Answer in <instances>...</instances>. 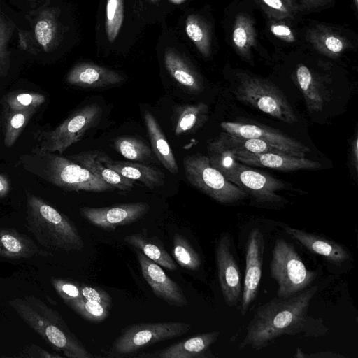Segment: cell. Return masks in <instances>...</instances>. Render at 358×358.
<instances>
[{"label": "cell", "instance_id": "cell-25", "mask_svg": "<svg viewBox=\"0 0 358 358\" xmlns=\"http://www.w3.org/2000/svg\"><path fill=\"white\" fill-rule=\"evenodd\" d=\"M164 62L169 75L191 93H200L203 89L202 78L177 52L167 50Z\"/></svg>", "mask_w": 358, "mask_h": 358}, {"label": "cell", "instance_id": "cell-20", "mask_svg": "<svg viewBox=\"0 0 358 358\" xmlns=\"http://www.w3.org/2000/svg\"><path fill=\"white\" fill-rule=\"evenodd\" d=\"M124 80L117 72L99 65L82 62L75 65L66 76V82L85 88H100L117 85Z\"/></svg>", "mask_w": 358, "mask_h": 358}, {"label": "cell", "instance_id": "cell-43", "mask_svg": "<svg viewBox=\"0 0 358 358\" xmlns=\"http://www.w3.org/2000/svg\"><path fill=\"white\" fill-rule=\"evenodd\" d=\"M287 5L294 13L299 10H309L324 6L328 0H284Z\"/></svg>", "mask_w": 358, "mask_h": 358}, {"label": "cell", "instance_id": "cell-47", "mask_svg": "<svg viewBox=\"0 0 358 358\" xmlns=\"http://www.w3.org/2000/svg\"><path fill=\"white\" fill-rule=\"evenodd\" d=\"M186 0H170V1L174 4H181L182 3H183Z\"/></svg>", "mask_w": 358, "mask_h": 358}, {"label": "cell", "instance_id": "cell-16", "mask_svg": "<svg viewBox=\"0 0 358 358\" xmlns=\"http://www.w3.org/2000/svg\"><path fill=\"white\" fill-rule=\"evenodd\" d=\"M217 154L227 155L245 165L266 167L283 171L315 169L322 166L321 164L317 161L285 153H251L243 150H232Z\"/></svg>", "mask_w": 358, "mask_h": 358}, {"label": "cell", "instance_id": "cell-4", "mask_svg": "<svg viewBox=\"0 0 358 358\" xmlns=\"http://www.w3.org/2000/svg\"><path fill=\"white\" fill-rule=\"evenodd\" d=\"M208 157L210 164L229 181L248 195L250 194L257 202L274 204L285 200L277 194V192L286 189L282 180L242 164L227 155L208 152Z\"/></svg>", "mask_w": 358, "mask_h": 358}, {"label": "cell", "instance_id": "cell-38", "mask_svg": "<svg viewBox=\"0 0 358 358\" xmlns=\"http://www.w3.org/2000/svg\"><path fill=\"white\" fill-rule=\"evenodd\" d=\"M14 27L12 22L0 15V76H6L10 69V52L8 50V43Z\"/></svg>", "mask_w": 358, "mask_h": 358}, {"label": "cell", "instance_id": "cell-2", "mask_svg": "<svg viewBox=\"0 0 358 358\" xmlns=\"http://www.w3.org/2000/svg\"><path fill=\"white\" fill-rule=\"evenodd\" d=\"M21 319L46 342L69 358H92V355L71 332L58 312L33 296L9 302Z\"/></svg>", "mask_w": 358, "mask_h": 358}, {"label": "cell", "instance_id": "cell-37", "mask_svg": "<svg viewBox=\"0 0 358 358\" xmlns=\"http://www.w3.org/2000/svg\"><path fill=\"white\" fill-rule=\"evenodd\" d=\"M124 17V1L107 0L106 8V32L107 38L113 43L117 38Z\"/></svg>", "mask_w": 358, "mask_h": 358}, {"label": "cell", "instance_id": "cell-21", "mask_svg": "<svg viewBox=\"0 0 358 358\" xmlns=\"http://www.w3.org/2000/svg\"><path fill=\"white\" fill-rule=\"evenodd\" d=\"M106 153L99 150L80 152L69 159L87 169L94 176L110 185L115 189L128 191L133 188V180L109 169L104 163Z\"/></svg>", "mask_w": 358, "mask_h": 358}, {"label": "cell", "instance_id": "cell-12", "mask_svg": "<svg viewBox=\"0 0 358 358\" xmlns=\"http://www.w3.org/2000/svg\"><path fill=\"white\" fill-rule=\"evenodd\" d=\"M215 259L218 280L225 303L229 306H236L241 299L243 285L241 272L232 251L231 240L228 234L219 239Z\"/></svg>", "mask_w": 358, "mask_h": 358}, {"label": "cell", "instance_id": "cell-17", "mask_svg": "<svg viewBox=\"0 0 358 358\" xmlns=\"http://www.w3.org/2000/svg\"><path fill=\"white\" fill-rule=\"evenodd\" d=\"M220 332L210 331L175 343L162 350L135 355L136 357L150 358H207L214 357L210 347L218 338Z\"/></svg>", "mask_w": 358, "mask_h": 358}, {"label": "cell", "instance_id": "cell-49", "mask_svg": "<svg viewBox=\"0 0 358 358\" xmlns=\"http://www.w3.org/2000/svg\"><path fill=\"white\" fill-rule=\"evenodd\" d=\"M150 1H152V2H153V1H156L157 0H150Z\"/></svg>", "mask_w": 358, "mask_h": 358}, {"label": "cell", "instance_id": "cell-5", "mask_svg": "<svg viewBox=\"0 0 358 358\" xmlns=\"http://www.w3.org/2000/svg\"><path fill=\"white\" fill-rule=\"evenodd\" d=\"M237 99L287 124L298 121L282 91L268 80L241 73L234 91Z\"/></svg>", "mask_w": 358, "mask_h": 358}, {"label": "cell", "instance_id": "cell-7", "mask_svg": "<svg viewBox=\"0 0 358 358\" xmlns=\"http://www.w3.org/2000/svg\"><path fill=\"white\" fill-rule=\"evenodd\" d=\"M183 166L187 181L219 203H234L248 196L243 189L229 181L205 155L187 156L183 159Z\"/></svg>", "mask_w": 358, "mask_h": 358}, {"label": "cell", "instance_id": "cell-48", "mask_svg": "<svg viewBox=\"0 0 358 358\" xmlns=\"http://www.w3.org/2000/svg\"><path fill=\"white\" fill-rule=\"evenodd\" d=\"M355 7H357V0H354Z\"/></svg>", "mask_w": 358, "mask_h": 358}, {"label": "cell", "instance_id": "cell-27", "mask_svg": "<svg viewBox=\"0 0 358 358\" xmlns=\"http://www.w3.org/2000/svg\"><path fill=\"white\" fill-rule=\"evenodd\" d=\"M296 78L308 110L312 113L322 111L327 99V92L322 84L303 64L298 66Z\"/></svg>", "mask_w": 358, "mask_h": 358}, {"label": "cell", "instance_id": "cell-41", "mask_svg": "<svg viewBox=\"0 0 358 358\" xmlns=\"http://www.w3.org/2000/svg\"><path fill=\"white\" fill-rule=\"evenodd\" d=\"M80 288L83 297L86 300L101 304L108 310L111 308V297L105 290L97 287L81 285Z\"/></svg>", "mask_w": 358, "mask_h": 358}, {"label": "cell", "instance_id": "cell-19", "mask_svg": "<svg viewBox=\"0 0 358 358\" xmlns=\"http://www.w3.org/2000/svg\"><path fill=\"white\" fill-rule=\"evenodd\" d=\"M59 13L57 8L44 7L37 10L33 20L31 39L33 38L39 49L45 52L53 51L61 41Z\"/></svg>", "mask_w": 358, "mask_h": 358}, {"label": "cell", "instance_id": "cell-6", "mask_svg": "<svg viewBox=\"0 0 358 358\" xmlns=\"http://www.w3.org/2000/svg\"><path fill=\"white\" fill-rule=\"evenodd\" d=\"M271 275L278 284L277 296L288 298L309 287L317 273L308 270L294 245L277 239L272 251Z\"/></svg>", "mask_w": 358, "mask_h": 358}, {"label": "cell", "instance_id": "cell-36", "mask_svg": "<svg viewBox=\"0 0 358 358\" xmlns=\"http://www.w3.org/2000/svg\"><path fill=\"white\" fill-rule=\"evenodd\" d=\"M36 109L11 110L9 114L4 136V144L9 148L14 145L29 119Z\"/></svg>", "mask_w": 358, "mask_h": 358}, {"label": "cell", "instance_id": "cell-45", "mask_svg": "<svg viewBox=\"0 0 358 358\" xmlns=\"http://www.w3.org/2000/svg\"><path fill=\"white\" fill-rule=\"evenodd\" d=\"M306 357H311V358H340V357H345V356L338 354L335 352L331 351H325V352H316L314 354L307 355V354H303L302 358Z\"/></svg>", "mask_w": 358, "mask_h": 358}, {"label": "cell", "instance_id": "cell-26", "mask_svg": "<svg viewBox=\"0 0 358 358\" xmlns=\"http://www.w3.org/2000/svg\"><path fill=\"white\" fill-rule=\"evenodd\" d=\"M143 117L154 154L170 173H178L176 159L156 118L149 110L144 112Z\"/></svg>", "mask_w": 358, "mask_h": 358}, {"label": "cell", "instance_id": "cell-3", "mask_svg": "<svg viewBox=\"0 0 358 358\" xmlns=\"http://www.w3.org/2000/svg\"><path fill=\"white\" fill-rule=\"evenodd\" d=\"M26 221L29 231L45 248L65 251L83 248V240L74 223L36 196H27Z\"/></svg>", "mask_w": 358, "mask_h": 358}, {"label": "cell", "instance_id": "cell-18", "mask_svg": "<svg viewBox=\"0 0 358 358\" xmlns=\"http://www.w3.org/2000/svg\"><path fill=\"white\" fill-rule=\"evenodd\" d=\"M285 231L309 251L323 257L331 264L340 265L350 258L348 250L336 241L292 227H287Z\"/></svg>", "mask_w": 358, "mask_h": 358}, {"label": "cell", "instance_id": "cell-24", "mask_svg": "<svg viewBox=\"0 0 358 358\" xmlns=\"http://www.w3.org/2000/svg\"><path fill=\"white\" fill-rule=\"evenodd\" d=\"M48 255L27 236L14 229L0 227V257L10 259Z\"/></svg>", "mask_w": 358, "mask_h": 358}, {"label": "cell", "instance_id": "cell-28", "mask_svg": "<svg viewBox=\"0 0 358 358\" xmlns=\"http://www.w3.org/2000/svg\"><path fill=\"white\" fill-rule=\"evenodd\" d=\"M307 36L318 51L330 57H338L349 45L345 38L323 27L313 29Z\"/></svg>", "mask_w": 358, "mask_h": 358}, {"label": "cell", "instance_id": "cell-34", "mask_svg": "<svg viewBox=\"0 0 358 358\" xmlns=\"http://www.w3.org/2000/svg\"><path fill=\"white\" fill-rule=\"evenodd\" d=\"M173 241L172 253L177 263L186 269L198 270L201 265V260L199 255L189 241L179 234H176L173 236Z\"/></svg>", "mask_w": 358, "mask_h": 358}, {"label": "cell", "instance_id": "cell-33", "mask_svg": "<svg viewBox=\"0 0 358 358\" xmlns=\"http://www.w3.org/2000/svg\"><path fill=\"white\" fill-rule=\"evenodd\" d=\"M185 31L204 57L210 53V34L206 23L198 15H190L185 22Z\"/></svg>", "mask_w": 358, "mask_h": 358}, {"label": "cell", "instance_id": "cell-40", "mask_svg": "<svg viewBox=\"0 0 358 358\" xmlns=\"http://www.w3.org/2000/svg\"><path fill=\"white\" fill-rule=\"evenodd\" d=\"M51 281L56 292L64 301L83 297L80 285L59 278H52Z\"/></svg>", "mask_w": 358, "mask_h": 358}, {"label": "cell", "instance_id": "cell-44", "mask_svg": "<svg viewBox=\"0 0 358 358\" xmlns=\"http://www.w3.org/2000/svg\"><path fill=\"white\" fill-rule=\"evenodd\" d=\"M270 29L274 36L284 41L292 43L295 41L292 31L285 24H273L271 26Z\"/></svg>", "mask_w": 358, "mask_h": 358}, {"label": "cell", "instance_id": "cell-31", "mask_svg": "<svg viewBox=\"0 0 358 358\" xmlns=\"http://www.w3.org/2000/svg\"><path fill=\"white\" fill-rule=\"evenodd\" d=\"M234 45L238 52L244 57L250 55L255 44L256 32L251 18L245 14H238L234 21L232 33Z\"/></svg>", "mask_w": 358, "mask_h": 358}, {"label": "cell", "instance_id": "cell-10", "mask_svg": "<svg viewBox=\"0 0 358 358\" xmlns=\"http://www.w3.org/2000/svg\"><path fill=\"white\" fill-rule=\"evenodd\" d=\"M101 115L102 108L96 103H90L79 108L58 127L46 134L41 150L57 151L62 154L71 145L80 141L87 130L96 125Z\"/></svg>", "mask_w": 358, "mask_h": 358}, {"label": "cell", "instance_id": "cell-15", "mask_svg": "<svg viewBox=\"0 0 358 358\" xmlns=\"http://www.w3.org/2000/svg\"><path fill=\"white\" fill-rule=\"evenodd\" d=\"M136 256L144 279L158 298L176 307H183L187 304L182 289L166 275L159 265L138 250Z\"/></svg>", "mask_w": 358, "mask_h": 358}, {"label": "cell", "instance_id": "cell-9", "mask_svg": "<svg viewBox=\"0 0 358 358\" xmlns=\"http://www.w3.org/2000/svg\"><path fill=\"white\" fill-rule=\"evenodd\" d=\"M48 180L66 191L111 192L115 189L72 160L48 153Z\"/></svg>", "mask_w": 358, "mask_h": 358}, {"label": "cell", "instance_id": "cell-29", "mask_svg": "<svg viewBox=\"0 0 358 358\" xmlns=\"http://www.w3.org/2000/svg\"><path fill=\"white\" fill-rule=\"evenodd\" d=\"M124 241L137 248L147 257L158 265L170 271H176L177 266L171 255L161 246L152 243L139 234H132L124 237Z\"/></svg>", "mask_w": 358, "mask_h": 358}, {"label": "cell", "instance_id": "cell-35", "mask_svg": "<svg viewBox=\"0 0 358 358\" xmlns=\"http://www.w3.org/2000/svg\"><path fill=\"white\" fill-rule=\"evenodd\" d=\"M64 303L83 318L92 322H103L110 314V310L83 297L66 301Z\"/></svg>", "mask_w": 358, "mask_h": 358}, {"label": "cell", "instance_id": "cell-30", "mask_svg": "<svg viewBox=\"0 0 358 358\" xmlns=\"http://www.w3.org/2000/svg\"><path fill=\"white\" fill-rule=\"evenodd\" d=\"M208 106L202 102L186 105L180 108L175 127L177 136L197 130L207 120Z\"/></svg>", "mask_w": 358, "mask_h": 358}, {"label": "cell", "instance_id": "cell-42", "mask_svg": "<svg viewBox=\"0 0 358 358\" xmlns=\"http://www.w3.org/2000/svg\"><path fill=\"white\" fill-rule=\"evenodd\" d=\"M268 10L280 18L291 17L293 11L284 0H260Z\"/></svg>", "mask_w": 358, "mask_h": 358}, {"label": "cell", "instance_id": "cell-22", "mask_svg": "<svg viewBox=\"0 0 358 358\" xmlns=\"http://www.w3.org/2000/svg\"><path fill=\"white\" fill-rule=\"evenodd\" d=\"M104 163L108 168L131 180L142 182L150 189L164 184V174L158 169L140 163L114 161L106 155Z\"/></svg>", "mask_w": 358, "mask_h": 358}, {"label": "cell", "instance_id": "cell-1", "mask_svg": "<svg viewBox=\"0 0 358 358\" xmlns=\"http://www.w3.org/2000/svg\"><path fill=\"white\" fill-rule=\"evenodd\" d=\"M317 290V286H310L288 298L275 296L260 306L248 323L239 348L259 350L284 335L317 338L328 334L324 321L308 314Z\"/></svg>", "mask_w": 358, "mask_h": 358}, {"label": "cell", "instance_id": "cell-23", "mask_svg": "<svg viewBox=\"0 0 358 358\" xmlns=\"http://www.w3.org/2000/svg\"><path fill=\"white\" fill-rule=\"evenodd\" d=\"M232 150H243L251 153H285L260 139L243 138L224 131L208 145V152L223 153Z\"/></svg>", "mask_w": 358, "mask_h": 358}, {"label": "cell", "instance_id": "cell-13", "mask_svg": "<svg viewBox=\"0 0 358 358\" xmlns=\"http://www.w3.org/2000/svg\"><path fill=\"white\" fill-rule=\"evenodd\" d=\"M264 239L259 229L249 234L245 254V271L241 296L240 311L243 315L248 311L258 293L262 275Z\"/></svg>", "mask_w": 358, "mask_h": 358}, {"label": "cell", "instance_id": "cell-46", "mask_svg": "<svg viewBox=\"0 0 358 358\" xmlns=\"http://www.w3.org/2000/svg\"><path fill=\"white\" fill-rule=\"evenodd\" d=\"M10 190V184L7 178L0 174V198L5 197Z\"/></svg>", "mask_w": 358, "mask_h": 358}, {"label": "cell", "instance_id": "cell-39", "mask_svg": "<svg viewBox=\"0 0 358 358\" xmlns=\"http://www.w3.org/2000/svg\"><path fill=\"white\" fill-rule=\"evenodd\" d=\"M45 101V97L36 92H20L10 95L7 99L11 110L37 109Z\"/></svg>", "mask_w": 358, "mask_h": 358}, {"label": "cell", "instance_id": "cell-14", "mask_svg": "<svg viewBox=\"0 0 358 358\" xmlns=\"http://www.w3.org/2000/svg\"><path fill=\"white\" fill-rule=\"evenodd\" d=\"M145 202L122 203L108 207H82L81 215L92 224L106 230L130 224L142 218L150 210Z\"/></svg>", "mask_w": 358, "mask_h": 358}, {"label": "cell", "instance_id": "cell-32", "mask_svg": "<svg viewBox=\"0 0 358 358\" xmlns=\"http://www.w3.org/2000/svg\"><path fill=\"white\" fill-rule=\"evenodd\" d=\"M113 144L115 150L127 159L143 162L150 159L152 155L149 146L136 136H118Z\"/></svg>", "mask_w": 358, "mask_h": 358}, {"label": "cell", "instance_id": "cell-11", "mask_svg": "<svg viewBox=\"0 0 358 358\" xmlns=\"http://www.w3.org/2000/svg\"><path fill=\"white\" fill-rule=\"evenodd\" d=\"M220 127L226 133L238 136L264 141L283 152L305 157L310 150L301 142L269 127L252 123L223 122Z\"/></svg>", "mask_w": 358, "mask_h": 358}, {"label": "cell", "instance_id": "cell-8", "mask_svg": "<svg viewBox=\"0 0 358 358\" xmlns=\"http://www.w3.org/2000/svg\"><path fill=\"white\" fill-rule=\"evenodd\" d=\"M191 325L180 322H141L121 330L113 341L108 357H131L156 343L179 337L189 331Z\"/></svg>", "mask_w": 358, "mask_h": 358}]
</instances>
